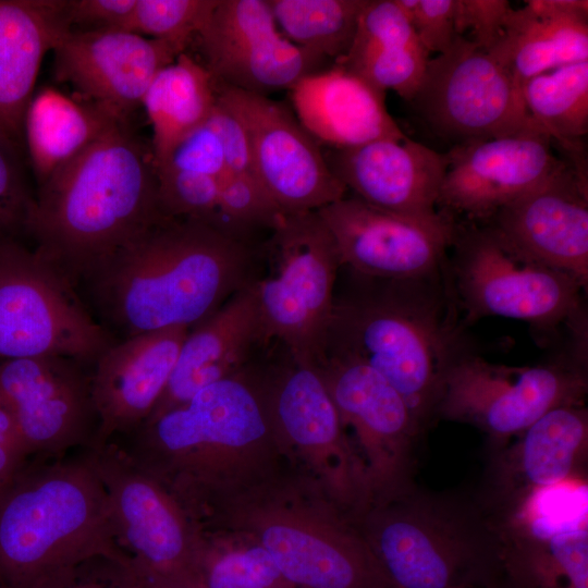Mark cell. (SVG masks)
Masks as SVG:
<instances>
[{"mask_svg": "<svg viewBox=\"0 0 588 588\" xmlns=\"http://www.w3.org/2000/svg\"><path fill=\"white\" fill-rule=\"evenodd\" d=\"M286 584L262 546L213 555L201 547L197 588H278Z\"/></svg>", "mask_w": 588, "mask_h": 588, "instance_id": "cell-37", "label": "cell"}, {"mask_svg": "<svg viewBox=\"0 0 588 588\" xmlns=\"http://www.w3.org/2000/svg\"><path fill=\"white\" fill-rule=\"evenodd\" d=\"M262 348L266 350L252 280L189 329L168 385L146 421L187 402L203 388L241 372Z\"/></svg>", "mask_w": 588, "mask_h": 588, "instance_id": "cell-25", "label": "cell"}, {"mask_svg": "<svg viewBox=\"0 0 588 588\" xmlns=\"http://www.w3.org/2000/svg\"><path fill=\"white\" fill-rule=\"evenodd\" d=\"M338 409L366 451L381 497L412 485L413 453L422 434L400 393L373 368L339 354L316 366Z\"/></svg>", "mask_w": 588, "mask_h": 588, "instance_id": "cell-18", "label": "cell"}, {"mask_svg": "<svg viewBox=\"0 0 588 588\" xmlns=\"http://www.w3.org/2000/svg\"><path fill=\"white\" fill-rule=\"evenodd\" d=\"M257 267L250 243L200 220L163 215L82 283L125 339L193 328L249 283Z\"/></svg>", "mask_w": 588, "mask_h": 588, "instance_id": "cell-1", "label": "cell"}, {"mask_svg": "<svg viewBox=\"0 0 588 588\" xmlns=\"http://www.w3.org/2000/svg\"><path fill=\"white\" fill-rule=\"evenodd\" d=\"M286 354L269 403L274 422L302 446L345 450L341 418L318 368Z\"/></svg>", "mask_w": 588, "mask_h": 588, "instance_id": "cell-33", "label": "cell"}, {"mask_svg": "<svg viewBox=\"0 0 588 588\" xmlns=\"http://www.w3.org/2000/svg\"><path fill=\"white\" fill-rule=\"evenodd\" d=\"M105 487L119 546L144 573L196 588L201 543L192 519L113 443L86 449Z\"/></svg>", "mask_w": 588, "mask_h": 588, "instance_id": "cell-11", "label": "cell"}, {"mask_svg": "<svg viewBox=\"0 0 588 588\" xmlns=\"http://www.w3.org/2000/svg\"><path fill=\"white\" fill-rule=\"evenodd\" d=\"M512 7L506 0H455V30L470 33V41L489 51L501 36Z\"/></svg>", "mask_w": 588, "mask_h": 588, "instance_id": "cell-42", "label": "cell"}, {"mask_svg": "<svg viewBox=\"0 0 588 588\" xmlns=\"http://www.w3.org/2000/svg\"><path fill=\"white\" fill-rule=\"evenodd\" d=\"M37 588H146L131 558L98 554L45 580Z\"/></svg>", "mask_w": 588, "mask_h": 588, "instance_id": "cell-39", "label": "cell"}, {"mask_svg": "<svg viewBox=\"0 0 588 588\" xmlns=\"http://www.w3.org/2000/svg\"><path fill=\"white\" fill-rule=\"evenodd\" d=\"M219 0H136L127 30L164 40L185 52L208 23Z\"/></svg>", "mask_w": 588, "mask_h": 588, "instance_id": "cell-36", "label": "cell"}, {"mask_svg": "<svg viewBox=\"0 0 588 588\" xmlns=\"http://www.w3.org/2000/svg\"><path fill=\"white\" fill-rule=\"evenodd\" d=\"M587 391L586 354L516 367L464 352L444 377L436 418L477 427L492 450L549 411L584 404Z\"/></svg>", "mask_w": 588, "mask_h": 588, "instance_id": "cell-10", "label": "cell"}, {"mask_svg": "<svg viewBox=\"0 0 588 588\" xmlns=\"http://www.w3.org/2000/svg\"><path fill=\"white\" fill-rule=\"evenodd\" d=\"M1 494H2V493L0 492V497H1Z\"/></svg>", "mask_w": 588, "mask_h": 588, "instance_id": "cell-48", "label": "cell"}, {"mask_svg": "<svg viewBox=\"0 0 588 588\" xmlns=\"http://www.w3.org/2000/svg\"><path fill=\"white\" fill-rule=\"evenodd\" d=\"M163 215L151 148L120 121L37 187L26 235L76 286Z\"/></svg>", "mask_w": 588, "mask_h": 588, "instance_id": "cell-2", "label": "cell"}, {"mask_svg": "<svg viewBox=\"0 0 588 588\" xmlns=\"http://www.w3.org/2000/svg\"><path fill=\"white\" fill-rule=\"evenodd\" d=\"M290 94L301 124L329 148L406 137L387 110L385 94L344 66L333 64L310 74Z\"/></svg>", "mask_w": 588, "mask_h": 588, "instance_id": "cell-26", "label": "cell"}, {"mask_svg": "<svg viewBox=\"0 0 588 588\" xmlns=\"http://www.w3.org/2000/svg\"><path fill=\"white\" fill-rule=\"evenodd\" d=\"M282 35L333 64L347 54L367 0H267Z\"/></svg>", "mask_w": 588, "mask_h": 588, "instance_id": "cell-34", "label": "cell"}, {"mask_svg": "<svg viewBox=\"0 0 588 588\" xmlns=\"http://www.w3.org/2000/svg\"><path fill=\"white\" fill-rule=\"evenodd\" d=\"M120 120L91 102L46 86L34 94L24 118V147L37 187Z\"/></svg>", "mask_w": 588, "mask_h": 588, "instance_id": "cell-31", "label": "cell"}, {"mask_svg": "<svg viewBox=\"0 0 588 588\" xmlns=\"http://www.w3.org/2000/svg\"><path fill=\"white\" fill-rule=\"evenodd\" d=\"M483 588H519L505 574Z\"/></svg>", "mask_w": 588, "mask_h": 588, "instance_id": "cell-46", "label": "cell"}, {"mask_svg": "<svg viewBox=\"0 0 588 588\" xmlns=\"http://www.w3.org/2000/svg\"><path fill=\"white\" fill-rule=\"evenodd\" d=\"M138 571L144 578L146 588H176L161 578L144 573L140 569Z\"/></svg>", "mask_w": 588, "mask_h": 588, "instance_id": "cell-45", "label": "cell"}, {"mask_svg": "<svg viewBox=\"0 0 588 588\" xmlns=\"http://www.w3.org/2000/svg\"><path fill=\"white\" fill-rule=\"evenodd\" d=\"M283 580L299 588H395L366 541L347 532L331 539L274 524L261 536Z\"/></svg>", "mask_w": 588, "mask_h": 588, "instance_id": "cell-29", "label": "cell"}, {"mask_svg": "<svg viewBox=\"0 0 588 588\" xmlns=\"http://www.w3.org/2000/svg\"><path fill=\"white\" fill-rule=\"evenodd\" d=\"M540 130L455 145L438 205L469 219H490L502 207L535 188L565 162Z\"/></svg>", "mask_w": 588, "mask_h": 588, "instance_id": "cell-21", "label": "cell"}, {"mask_svg": "<svg viewBox=\"0 0 588 588\" xmlns=\"http://www.w3.org/2000/svg\"><path fill=\"white\" fill-rule=\"evenodd\" d=\"M88 365L62 356L0 359V397L30 458L88 449L97 431Z\"/></svg>", "mask_w": 588, "mask_h": 588, "instance_id": "cell-15", "label": "cell"}, {"mask_svg": "<svg viewBox=\"0 0 588 588\" xmlns=\"http://www.w3.org/2000/svg\"><path fill=\"white\" fill-rule=\"evenodd\" d=\"M291 587L290 585H284V586H281V587H278V588H289Z\"/></svg>", "mask_w": 588, "mask_h": 588, "instance_id": "cell-47", "label": "cell"}, {"mask_svg": "<svg viewBox=\"0 0 588 588\" xmlns=\"http://www.w3.org/2000/svg\"><path fill=\"white\" fill-rule=\"evenodd\" d=\"M29 453L22 439L15 418L0 397V492L3 493L28 461Z\"/></svg>", "mask_w": 588, "mask_h": 588, "instance_id": "cell-44", "label": "cell"}, {"mask_svg": "<svg viewBox=\"0 0 588 588\" xmlns=\"http://www.w3.org/2000/svg\"><path fill=\"white\" fill-rule=\"evenodd\" d=\"M528 114L565 150L588 132V60L566 64L528 79L523 86Z\"/></svg>", "mask_w": 588, "mask_h": 588, "instance_id": "cell-35", "label": "cell"}, {"mask_svg": "<svg viewBox=\"0 0 588 588\" xmlns=\"http://www.w3.org/2000/svg\"><path fill=\"white\" fill-rule=\"evenodd\" d=\"M394 1L429 54L445 52L458 36L455 30V0Z\"/></svg>", "mask_w": 588, "mask_h": 588, "instance_id": "cell-41", "label": "cell"}, {"mask_svg": "<svg viewBox=\"0 0 588 588\" xmlns=\"http://www.w3.org/2000/svg\"><path fill=\"white\" fill-rule=\"evenodd\" d=\"M587 176L566 163L502 207L488 226L516 254L588 284Z\"/></svg>", "mask_w": 588, "mask_h": 588, "instance_id": "cell-19", "label": "cell"}, {"mask_svg": "<svg viewBox=\"0 0 588 588\" xmlns=\"http://www.w3.org/2000/svg\"><path fill=\"white\" fill-rule=\"evenodd\" d=\"M98 554L130 558L87 450L30 458L0 497V588H37Z\"/></svg>", "mask_w": 588, "mask_h": 588, "instance_id": "cell-4", "label": "cell"}, {"mask_svg": "<svg viewBox=\"0 0 588 588\" xmlns=\"http://www.w3.org/2000/svg\"><path fill=\"white\" fill-rule=\"evenodd\" d=\"M115 340L75 286L22 241L0 246V359L62 356L94 366Z\"/></svg>", "mask_w": 588, "mask_h": 588, "instance_id": "cell-9", "label": "cell"}, {"mask_svg": "<svg viewBox=\"0 0 588 588\" xmlns=\"http://www.w3.org/2000/svg\"><path fill=\"white\" fill-rule=\"evenodd\" d=\"M366 530L395 588H483L504 574L498 525L475 494L413 482L380 498Z\"/></svg>", "mask_w": 588, "mask_h": 588, "instance_id": "cell-5", "label": "cell"}, {"mask_svg": "<svg viewBox=\"0 0 588 588\" xmlns=\"http://www.w3.org/2000/svg\"><path fill=\"white\" fill-rule=\"evenodd\" d=\"M218 99L243 122L254 173L282 215L317 211L346 196L317 140L284 105L218 85Z\"/></svg>", "mask_w": 588, "mask_h": 588, "instance_id": "cell-13", "label": "cell"}, {"mask_svg": "<svg viewBox=\"0 0 588 588\" xmlns=\"http://www.w3.org/2000/svg\"><path fill=\"white\" fill-rule=\"evenodd\" d=\"M69 30L64 0H0V138L21 154L42 59Z\"/></svg>", "mask_w": 588, "mask_h": 588, "instance_id": "cell-27", "label": "cell"}, {"mask_svg": "<svg viewBox=\"0 0 588 588\" xmlns=\"http://www.w3.org/2000/svg\"><path fill=\"white\" fill-rule=\"evenodd\" d=\"M197 39L218 85L264 96L290 90L328 62L282 35L267 0H219Z\"/></svg>", "mask_w": 588, "mask_h": 588, "instance_id": "cell-17", "label": "cell"}, {"mask_svg": "<svg viewBox=\"0 0 588 588\" xmlns=\"http://www.w3.org/2000/svg\"><path fill=\"white\" fill-rule=\"evenodd\" d=\"M175 170L215 176H228L225 149L215 117L184 137L157 170Z\"/></svg>", "mask_w": 588, "mask_h": 588, "instance_id": "cell-40", "label": "cell"}, {"mask_svg": "<svg viewBox=\"0 0 588 588\" xmlns=\"http://www.w3.org/2000/svg\"><path fill=\"white\" fill-rule=\"evenodd\" d=\"M52 51L56 76L120 120H127L157 73L183 53L125 29L69 30Z\"/></svg>", "mask_w": 588, "mask_h": 588, "instance_id": "cell-20", "label": "cell"}, {"mask_svg": "<svg viewBox=\"0 0 588 588\" xmlns=\"http://www.w3.org/2000/svg\"><path fill=\"white\" fill-rule=\"evenodd\" d=\"M136 0H64L70 30L125 29Z\"/></svg>", "mask_w": 588, "mask_h": 588, "instance_id": "cell-43", "label": "cell"}, {"mask_svg": "<svg viewBox=\"0 0 588 588\" xmlns=\"http://www.w3.org/2000/svg\"><path fill=\"white\" fill-rule=\"evenodd\" d=\"M451 282L465 323L499 316L527 322L541 336L567 326L587 340L583 286L571 275L529 260L489 229L457 232Z\"/></svg>", "mask_w": 588, "mask_h": 588, "instance_id": "cell-8", "label": "cell"}, {"mask_svg": "<svg viewBox=\"0 0 588 588\" xmlns=\"http://www.w3.org/2000/svg\"><path fill=\"white\" fill-rule=\"evenodd\" d=\"M189 329L144 332L114 342L91 369L100 448L140 427L163 394Z\"/></svg>", "mask_w": 588, "mask_h": 588, "instance_id": "cell-22", "label": "cell"}, {"mask_svg": "<svg viewBox=\"0 0 588 588\" xmlns=\"http://www.w3.org/2000/svg\"><path fill=\"white\" fill-rule=\"evenodd\" d=\"M547 492L495 522L503 572L519 588H588L587 510L567 513Z\"/></svg>", "mask_w": 588, "mask_h": 588, "instance_id": "cell-24", "label": "cell"}, {"mask_svg": "<svg viewBox=\"0 0 588 588\" xmlns=\"http://www.w3.org/2000/svg\"><path fill=\"white\" fill-rule=\"evenodd\" d=\"M490 53L522 88L556 68L588 60L587 0H528L509 12Z\"/></svg>", "mask_w": 588, "mask_h": 588, "instance_id": "cell-28", "label": "cell"}, {"mask_svg": "<svg viewBox=\"0 0 588 588\" xmlns=\"http://www.w3.org/2000/svg\"><path fill=\"white\" fill-rule=\"evenodd\" d=\"M411 102L436 134L456 145L540 130L510 73L465 36L430 58Z\"/></svg>", "mask_w": 588, "mask_h": 588, "instance_id": "cell-12", "label": "cell"}, {"mask_svg": "<svg viewBox=\"0 0 588 588\" xmlns=\"http://www.w3.org/2000/svg\"><path fill=\"white\" fill-rule=\"evenodd\" d=\"M317 212L334 238L342 267L382 280H417L439 273L458 232L444 212L402 215L355 196H344Z\"/></svg>", "mask_w": 588, "mask_h": 588, "instance_id": "cell-14", "label": "cell"}, {"mask_svg": "<svg viewBox=\"0 0 588 588\" xmlns=\"http://www.w3.org/2000/svg\"><path fill=\"white\" fill-rule=\"evenodd\" d=\"M329 168L353 196L391 212L430 217L448 168V155L407 136L323 152Z\"/></svg>", "mask_w": 588, "mask_h": 588, "instance_id": "cell-23", "label": "cell"}, {"mask_svg": "<svg viewBox=\"0 0 588 588\" xmlns=\"http://www.w3.org/2000/svg\"><path fill=\"white\" fill-rule=\"evenodd\" d=\"M429 60L394 0H367L352 46L338 65L384 94L391 89L412 101Z\"/></svg>", "mask_w": 588, "mask_h": 588, "instance_id": "cell-30", "label": "cell"}, {"mask_svg": "<svg viewBox=\"0 0 588 588\" xmlns=\"http://www.w3.org/2000/svg\"><path fill=\"white\" fill-rule=\"evenodd\" d=\"M346 270L352 277L342 293L335 292L323 355L350 356L378 371L403 397L424 433L436 419L449 368L465 352L444 268L429 278L404 281Z\"/></svg>", "mask_w": 588, "mask_h": 588, "instance_id": "cell-3", "label": "cell"}, {"mask_svg": "<svg viewBox=\"0 0 588 588\" xmlns=\"http://www.w3.org/2000/svg\"><path fill=\"white\" fill-rule=\"evenodd\" d=\"M247 368L203 388L187 402L111 442L171 489L198 492L210 488L219 451L260 441L274 421L270 404L246 379Z\"/></svg>", "mask_w": 588, "mask_h": 588, "instance_id": "cell-6", "label": "cell"}, {"mask_svg": "<svg viewBox=\"0 0 588 588\" xmlns=\"http://www.w3.org/2000/svg\"><path fill=\"white\" fill-rule=\"evenodd\" d=\"M587 463L588 409L584 404L560 406L503 446L490 451L475 497L499 522L543 492L583 483Z\"/></svg>", "mask_w": 588, "mask_h": 588, "instance_id": "cell-16", "label": "cell"}, {"mask_svg": "<svg viewBox=\"0 0 588 588\" xmlns=\"http://www.w3.org/2000/svg\"><path fill=\"white\" fill-rule=\"evenodd\" d=\"M21 152L0 138V246L26 235L35 195L21 162Z\"/></svg>", "mask_w": 588, "mask_h": 588, "instance_id": "cell-38", "label": "cell"}, {"mask_svg": "<svg viewBox=\"0 0 588 588\" xmlns=\"http://www.w3.org/2000/svg\"><path fill=\"white\" fill-rule=\"evenodd\" d=\"M262 249L265 266L258 261L253 284L265 347L280 345L293 359L316 366L342 267L334 238L317 211L286 213Z\"/></svg>", "mask_w": 588, "mask_h": 588, "instance_id": "cell-7", "label": "cell"}, {"mask_svg": "<svg viewBox=\"0 0 588 588\" xmlns=\"http://www.w3.org/2000/svg\"><path fill=\"white\" fill-rule=\"evenodd\" d=\"M217 101L213 76L186 52L157 73L142 102L152 127L156 168L184 137L209 119Z\"/></svg>", "mask_w": 588, "mask_h": 588, "instance_id": "cell-32", "label": "cell"}]
</instances>
